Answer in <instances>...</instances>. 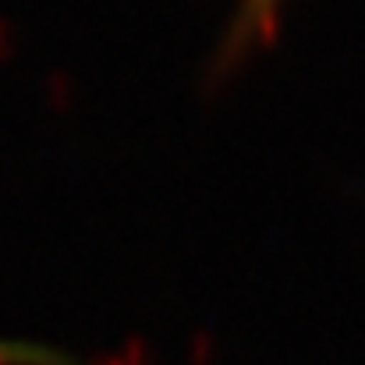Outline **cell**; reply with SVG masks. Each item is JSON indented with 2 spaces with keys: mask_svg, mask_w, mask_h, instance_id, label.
I'll return each instance as SVG.
<instances>
[{
  "mask_svg": "<svg viewBox=\"0 0 365 365\" xmlns=\"http://www.w3.org/2000/svg\"><path fill=\"white\" fill-rule=\"evenodd\" d=\"M277 4H280V0H245L242 18H238V29H235V46H245L248 39L269 32L273 14H277Z\"/></svg>",
  "mask_w": 365,
  "mask_h": 365,
  "instance_id": "cell-1",
  "label": "cell"
}]
</instances>
